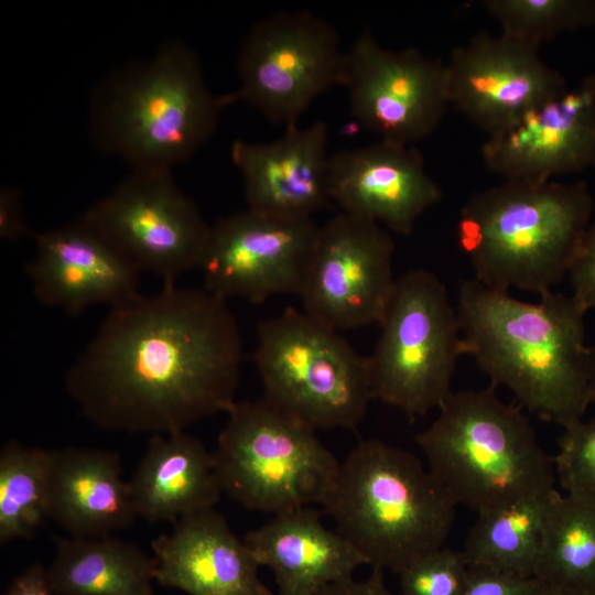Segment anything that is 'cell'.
Masks as SVG:
<instances>
[{
	"label": "cell",
	"instance_id": "6da1fadb",
	"mask_svg": "<svg viewBox=\"0 0 595 595\" xmlns=\"http://www.w3.org/2000/svg\"><path fill=\"white\" fill-rule=\"evenodd\" d=\"M242 340L227 301L163 284L110 307L65 375L95 425L134 434L185 431L236 402Z\"/></svg>",
	"mask_w": 595,
	"mask_h": 595
},
{
	"label": "cell",
	"instance_id": "7a4b0ae2",
	"mask_svg": "<svg viewBox=\"0 0 595 595\" xmlns=\"http://www.w3.org/2000/svg\"><path fill=\"white\" fill-rule=\"evenodd\" d=\"M456 313L463 355L505 387L518 405L563 430L591 404L586 312L571 296L549 291L526 302L474 278L459 282Z\"/></svg>",
	"mask_w": 595,
	"mask_h": 595
},
{
	"label": "cell",
	"instance_id": "3957f363",
	"mask_svg": "<svg viewBox=\"0 0 595 595\" xmlns=\"http://www.w3.org/2000/svg\"><path fill=\"white\" fill-rule=\"evenodd\" d=\"M593 209L585 181L506 178L461 208L456 244L482 284L541 295L567 277Z\"/></svg>",
	"mask_w": 595,
	"mask_h": 595
},
{
	"label": "cell",
	"instance_id": "277c9868",
	"mask_svg": "<svg viewBox=\"0 0 595 595\" xmlns=\"http://www.w3.org/2000/svg\"><path fill=\"white\" fill-rule=\"evenodd\" d=\"M321 506L366 565L398 575L444 547L457 505L415 455L366 439L339 463Z\"/></svg>",
	"mask_w": 595,
	"mask_h": 595
},
{
	"label": "cell",
	"instance_id": "5b68a950",
	"mask_svg": "<svg viewBox=\"0 0 595 595\" xmlns=\"http://www.w3.org/2000/svg\"><path fill=\"white\" fill-rule=\"evenodd\" d=\"M226 106L208 88L196 52L167 42L102 83L91 100V136L131 170H172L208 140Z\"/></svg>",
	"mask_w": 595,
	"mask_h": 595
},
{
	"label": "cell",
	"instance_id": "8992f818",
	"mask_svg": "<svg viewBox=\"0 0 595 595\" xmlns=\"http://www.w3.org/2000/svg\"><path fill=\"white\" fill-rule=\"evenodd\" d=\"M495 389L452 391L415 435L433 477L456 505L477 515L549 491L556 482L554 458L523 409Z\"/></svg>",
	"mask_w": 595,
	"mask_h": 595
},
{
	"label": "cell",
	"instance_id": "52a82bcc",
	"mask_svg": "<svg viewBox=\"0 0 595 595\" xmlns=\"http://www.w3.org/2000/svg\"><path fill=\"white\" fill-rule=\"evenodd\" d=\"M262 399L314 430H354L374 400L367 358L303 310L262 320L252 355Z\"/></svg>",
	"mask_w": 595,
	"mask_h": 595
},
{
	"label": "cell",
	"instance_id": "ba28073f",
	"mask_svg": "<svg viewBox=\"0 0 595 595\" xmlns=\"http://www.w3.org/2000/svg\"><path fill=\"white\" fill-rule=\"evenodd\" d=\"M213 457L224 494L272 516L321 506L340 463L316 430L262 398L234 403Z\"/></svg>",
	"mask_w": 595,
	"mask_h": 595
},
{
	"label": "cell",
	"instance_id": "9c48e42d",
	"mask_svg": "<svg viewBox=\"0 0 595 595\" xmlns=\"http://www.w3.org/2000/svg\"><path fill=\"white\" fill-rule=\"evenodd\" d=\"M378 325V340L366 357L374 400L409 420L437 410L453 391L464 356L456 307L445 284L425 269L404 272Z\"/></svg>",
	"mask_w": 595,
	"mask_h": 595
},
{
	"label": "cell",
	"instance_id": "30bf717a",
	"mask_svg": "<svg viewBox=\"0 0 595 595\" xmlns=\"http://www.w3.org/2000/svg\"><path fill=\"white\" fill-rule=\"evenodd\" d=\"M344 62L331 23L309 11L278 12L245 36L237 58L239 86L224 96L228 105L244 101L289 128L318 96L342 85Z\"/></svg>",
	"mask_w": 595,
	"mask_h": 595
},
{
	"label": "cell",
	"instance_id": "8fae6325",
	"mask_svg": "<svg viewBox=\"0 0 595 595\" xmlns=\"http://www.w3.org/2000/svg\"><path fill=\"white\" fill-rule=\"evenodd\" d=\"M84 215L139 271L163 284L198 269L210 230L164 169H132Z\"/></svg>",
	"mask_w": 595,
	"mask_h": 595
},
{
	"label": "cell",
	"instance_id": "7c38bea8",
	"mask_svg": "<svg viewBox=\"0 0 595 595\" xmlns=\"http://www.w3.org/2000/svg\"><path fill=\"white\" fill-rule=\"evenodd\" d=\"M351 115L379 140L413 145L450 105L444 63L415 48H385L369 28L345 51L342 85Z\"/></svg>",
	"mask_w": 595,
	"mask_h": 595
},
{
	"label": "cell",
	"instance_id": "4fadbf2b",
	"mask_svg": "<svg viewBox=\"0 0 595 595\" xmlns=\"http://www.w3.org/2000/svg\"><path fill=\"white\" fill-rule=\"evenodd\" d=\"M393 255L381 225L340 212L318 227L303 311L338 332L378 324L397 281Z\"/></svg>",
	"mask_w": 595,
	"mask_h": 595
},
{
	"label": "cell",
	"instance_id": "5bb4252c",
	"mask_svg": "<svg viewBox=\"0 0 595 595\" xmlns=\"http://www.w3.org/2000/svg\"><path fill=\"white\" fill-rule=\"evenodd\" d=\"M318 226L250 208L210 225L198 269L203 288L228 301L261 303L278 294L299 295Z\"/></svg>",
	"mask_w": 595,
	"mask_h": 595
},
{
	"label": "cell",
	"instance_id": "9a60e30c",
	"mask_svg": "<svg viewBox=\"0 0 595 595\" xmlns=\"http://www.w3.org/2000/svg\"><path fill=\"white\" fill-rule=\"evenodd\" d=\"M450 105L493 136L569 86L539 48L504 33L480 32L444 63Z\"/></svg>",
	"mask_w": 595,
	"mask_h": 595
},
{
	"label": "cell",
	"instance_id": "2e32d148",
	"mask_svg": "<svg viewBox=\"0 0 595 595\" xmlns=\"http://www.w3.org/2000/svg\"><path fill=\"white\" fill-rule=\"evenodd\" d=\"M480 154L504 180H555L594 169L595 74L487 137Z\"/></svg>",
	"mask_w": 595,
	"mask_h": 595
},
{
	"label": "cell",
	"instance_id": "e0dca14e",
	"mask_svg": "<svg viewBox=\"0 0 595 595\" xmlns=\"http://www.w3.org/2000/svg\"><path fill=\"white\" fill-rule=\"evenodd\" d=\"M34 240L35 253L25 272L42 304L78 315L139 293L138 268L85 215L34 234Z\"/></svg>",
	"mask_w": 595,
	"mask_h": 595
},
{
	"label": "cell",
	"instance_id": "ac0fdd59",
	"mask_svg": "<svg viewBox=\"0 0 595 595\" xmlns=\"http://www.w3.org/2000/svg\"><path fill=\"white\" fill-rule=\"evenodd\" d=\"M328 194L342 213L408 236L419 218L443 199L413 145L378 140L329 158Z\"/></svg>",
	"mask_w": 595,
	"mask_h": 595
},
{
	"label": "cell",
	"instance_id": "d6986e66",
	"mask_svg": "<svg viewBox=\"0 0 595 595\" xmlns=\"http://www.w3.org/2000/svg\"><path fill=\"white\" fill-rule=\"evenodd\" d=\"M328 128L316 121L292 126L277 140H236L230 148L250 209L290 218L312 219L329 202Z\"/></svg>",
	"mask_w": 595,
	"mask_h": 595
},
{
	"label": "cell",
	"instance_id": "ffe728a7",
	"mask_svg": "<svg viewBox=\"0 0 595 595\" xmlns=\"http://www.w3.org/2000/svg\"><path fill=\"white\" fill-rule=\"evenodd\" d=\"M155 582L188 595H275L257 559L215 508L185 516L151 542Z\"/></svg>",
	"mask_w": 595,
	"mask_h": 595
},
{
	"label": "cell",
	"instance_id": "44dd1931",
	"mask_svg": "<svg viewBox=\"0 0 595 595\" xmlns=\"http://www.w3.org/2000/svg\"><path fill=\"white\" fill-rule=\"evenodd\" d=\"M244 540L260 566L272 572L275 595H315L366 565L336 529L323 523L322 512L313 506L274 515Z\"/></svg>",
	"mask_w": 595,
	"mask_h": 595
},
{
	"label": "cell",
	"instance_id": "7402d4cb",
	"mask_svg": "<svg viewBox=\"0 0 595 595\" xmlns=\"http://www.w3.org/2000/svg\"><path fill=\"white\" fill-rule=\"evenodd\" d=\"M122 475L115 451H51L48 519L76 538L108 537L129 528L139 517Z\"/></svg>",
	"mask_w": 595,
	"mask_h": 595
},
{
	"label": "cell",
	"instance_id": "603a6c76",
	"mask_svg": "<svg viewBox=\"0 0 595 595\" xmlns=\"http://www.w3.org/2000/svg\"><path fill=\"white\" fill-rule=\"evenodd\" d=\"M139 518L172 522L220 500L213 452L185 431L152 435L129 480Z\"/></svg>",
	"mask_w": 595,
	"mask_h": 595
},
{
	"label": "cell",
	"instance_id": "cb8c5ba5",
	"mask_svg": "<svg viewBox=\"0 0 595 595\" xmlns=\"http://www.w3.org/2000/svg\"><path fill=\"white\" fill-rule=\"evenodd\" d=\"M155 560L113 536L60 538L47 567L57 595H154Z\"/></svg>",
	"mask_w": 595,
	"mask_h": 595
},
{
	"label": "cell",
	"instance_id": "d4e9b609",
	"mask_svg": "<svg viewBox=\"0 0 595 595\" xmlns=\"http://www.w3.org/2000/svg\"><path fill=\"white\" fill-rule=\"evenodd\" d=\"M556 489L477 515L462 550L468 565L534 576L543 527Z\"/></svg>",
	"mask_w": 595,
	"mask_h": 595
},
{
	"label": "cell",
	"instance_id": "484cf974",
	"mask_svg": "<svg viewBox=\"0 0 595 595\" xmlns=\"http://www.w3.org/2000/svg\"><path fill=\"white\" fill-rule=\"evenodd\" d=\"M534 577L547 584L595 592V504L555 491Z\"/></svg>",
	"mask_w": 595,
	"mask_h": 595
},
{
	"label": "cell",
	"instance_id": "4316f807",
	"mask_svg": "<svg viewBox=\"0 0 595 595\" xmlns=\"http://www.w3.org/2000/svg\"><path fill=\"white\" fill-rule=\"evenodd\" d=\"M51 451L8 441L0 451V543L30 539L48 519Z\"/></svg>",
	"mask_w": 595,
	"mask_h": 595
},
{
	"label": "cell",
	"instance_id": "83f0119b",
	"mask_svg": "<svg viewBox=\"0 0 595 595\" xmlns=\"http://www.w3.org/2000/svg\"><path fill=\"white\" fill-rule=\"evenodd\" d=\"M483 7L500 33L536 48L562 34L595 28V0H485Z\"/></svg>",
	"mask_w": 595,
	"mask_h": 595
},
{
	"label": "cell",
	"instance_id": "f1b7e54d",
	"mask_svg": "<svg viewBox=\"0 0 595 595\" xmlns=\"http://www.w3.org/2000/svg\"><path fill=\"white\" fill-rule=\"evenodd\" d=\"M553 456L556 480L566 495L595 504V415L564 429Z\"/></svg>",
	"mask_w": 595,
	"mask_h": 595
},
{
	"label": "cell",
	"instance_id": "f546056e",
	"mask_svg": "<svg viewBox=\"0 0 595 595\" xmlns=\"http://www.w3.org/2000/svg\"><path fill=\"white\" fill-rule=\"evenodd\" d=\"M467 573L463 552L442 547L413 561L398 574L400 595H463Z\"/></svg>",
	"mask_w": 595,
	"mask_h": 595
},
{
	"label": "cell",
	"instance_id": "4dcf8cb0",
	"mask_svg": "<svg viewBox=\"0 0 595 595\" xmlns=\"http://www.w3.org/2000/svg\"><path fill=\"white\" fill-rule=\"evenodd\" d=\"M539 580L487 566L468 565L463 595H531Z\"/></svg>",
	"mask_w": 595,
	"mask_h": 595
},
{
	"label": "cell",
	"instance_id": "1f68e13d",
	"mask_svg": "<svg viewBox=\"0 0 595 595\" xmlns=\"http://www.w3.org/2000/svg\"><path fill=\"white\" fill-rule=\"evenodd\" d=\"M567 277L571 296L586 313L595 311V215Z\"/></svg>",
	"mask_w": 595,
	"mask_h": 595
},
{
	"label": "cell",
	"instance_id": "d6a6232c",
	"mask_svg": "<svg viewBox=\"0 0 595 595\" xmlns=\"http://www.w3.org/2000/svg\"><path fill=\"white\" fill-rule=\"evenodd\" d=\"M22 191L13 186L0 190V237L4 241H17L31 236L22 204Z\"/></svg>",
	"mask_w": 595,
	"mask_h": 595
},
{
	"label": "cell",
	"instance_id": "836d02e7",
	"mask_svg": "<svg viewBox=\"0 0 595 595\" xmlns=\"http://www.w3.org/2000/svg\"><path fill=\"white\" fill-rule=\"evenodd\" d=\"M315 595H394L387 586L385 571L371 569L364 578L355 576L338 581L322 588Z\"/></svg>",
	"mask_w": 595,
	"mask_h": 595
},
{
	"label": "cell",
	"instance_id": "e575fe53",
	"mask_svg": "<svg viewBox=\"0 0 595 595\" xmlns=\"http://www.w3.org/2000/svg\"><path fill=\"white\" fill-rule=\"evenodd\" d=\"M2 595H57L50 582L47 567L33 563L19 573Z\"/></svg>",
	"mask_w": 595,
	"mask_h": 595
},
{
	"label": "cell",
	"instance_id": "d590c367",
	"mask_svg": "<svg viewBox=\"0 0 595 595\" xmlns=\"http://www.w3.org/2000/svg\"><path fill=\"white\" fill-rule=\"evenodd\" d=\"M531 595H595V592L547 584L539 580Z\"/></svg>",
	"mask_w": 595,
	"mask_h": 595
},
{
	"label": "cell",
	"instance_id": "8d00e7d4",
	"mask_svg": "<svg viewBox=\"0 0 595 595\" xmlns=\"http://www.w3.org/2000/svg\"><path fill=\"white\" fill-rule=\"evenodd\" d=\"M591 359V404H595V339L589 345Z\"/></svg>",
	"mask_w": 595,
	"mask_h": 595
}]
</instances>
